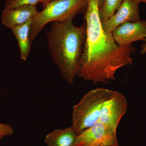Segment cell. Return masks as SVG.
I'll return each instance as SVG.
<instances>
[{"label":"cell","instance_id":"obj_2","mask_svg":"<svg viewBox=\"0 0 146 146\" xmlns=\"http://www.w3.org/2000/svg\"><path fill=\"white\" fill-rule=\"evenodd\" d=\"M46 35L54 63L63 78L73 84L86 41V23L77 27L73 24V20L52 22Z\"/></svg>","mask_w":146,"mask_h":146},{"label":"cell","instance_id":"obj_17","mask_svg":"<svg viewBox=\"0 0 146 146\" xmlns=\"http://www.w3.org/2000/svg\"><path fill=\"white\" fill-rule=\"evenodd\" d=\"M139 1L140 3L143 2L146 3V0H139Z\"/></svg>","mask_w":146,"mask_h":146},{"label":"cell","instance_id":"obj_10","mask_svg":"<svg viewBox=\"0 0 146 146\" xmlns=\"http://www.w3.org/2000/svg\"><path fill=\"white\" fill-rule=\"evenodd\" d=\"M78 134L71 127L56 129L45 138L47 146H75Z\"/></svg>","mask_w":146,"mask_h":146},{"label":"cell","instance_id":"obj_15","mask_svg":"<svg viewBox=\"0 0 146 146\" xmlns=\"http://www.w3.org/2000/svg\"><path fill=\"white\" fill-rule=\"evenodd\" d=\"M56 1V0H42L41 3H42L44 8L50 3L54 1Z\"/></svg>","mask_w":146,"mask_h":146},{"label":"cell","instance_id":"obj_8","mask_svg":"<svg viewBox=\"0 0 146 146\" xmlns=\"http://www.w3.org/2000/svg\"><path fill=\"white\" fill-rule=\"evenodd\" d=\"M115 42L120 46H126L146 37V21L126 22L112 32Z\"/></svg>","mask_w":146,"mask_h":146},{"label":"cell","instance_id":"obj_18","mask_svg":"<svg viewBox=\"0 0 146 146\" xmlns=\"http://www.w3.org/2000/svg\"><path fill=\"white\" fill-rule=\"evenodd\" d=\"M3 136H0V141H1V139L2 138H3Z\"/></svg>","mask_w":146,"mask_h":146},{"label":"cell","instance_id":"obj_6","mask_svg":"<svg viewBox=\"0 0 146 146\" xmlns=\"http://www.w3.org/2000/svg\"><path fill=\"white\" fill-rule=\"evenodd\" d=\"M127 106L125 96L118 91H114L112 96L103 106L98 121L117 131L120 121L127 111Z\"/></svg>","mask_w":146,"mask_h":146},{"label":"cell","instance_id":"obj_14","mask_svg":"<svg viewBox=\"0 0 146 146\" xmlns=\"http://www.w3.org/2000/svg\"><path fill=\"white\" fill-rule=\"evenodd\" d=\"M14 131L11 126L7 124L0 123V136L5 137L11 136Z\"/></svg>","mask_w":146,"mask_h":146},{"label":"cell","instance_id":"obj_9","mask_svg":"<svg viewBox=\"0 0 146 146\" xmlns=\"http://www.w3.org/2000/svg\"><path fill=\"white\" fill-rule=\"evenodd\" d=\"M38 13L36 6L33 5L22 6L12 9L3 10L2 23L4 26L12 29L33 19Z\"/></svg>","mask_w":146,"mask_h":146},{"label":"cell","instance_id":"obj_16","mask_svg":"<svg viewBox=\"0 0 146 146\" xmlns=\"http://www.w3.org/2000/svg\"><path fill=\"white\" fill-rule=\"evenodd\" d=\"M145 43L143 44L142 46V50H141V54L144 55L146 53V37L144 39Z\"/></svg>","mask_w":146,"mask_h":146},{"label":"cell","instance_id":"obj_7","mask_svg":"<svg viewBox=\"0 0 146 146\" xmlns=\"http://www.w3.org/2000/svg\"><path fill=\"white\" fill-rule=\"evenodd\" d=\"M139 0H123L117 12L107 21L102 22V27L106 33H112L117 27L126 22L141 21Z\"/></svg>","mask_w":146,"mask_h":146},{"label":"cell","instance_id":"obj_3","mask_svg":"<svg viewBox=\"0 0 146 146\" xmlns=\"http://www.w3.org/2000/svg\"><path fill=\"white\" fill-rule=\"evenodd\" d=\"M114 91L102 88L93 89L74 106L71 127L78 135L99 121L103 106Z\"/></svg>","mask_w":146,"mask_h":146},{"label":"cell","instance_id":"obj_4","mask_svg":"<svg viewBox=\"0 0 146 146\" xmlns=\"http://www.w3.org/2000/svg\"><path fill=\"white\" fill-rule=\"evenodd\" d=\"M89 1L56 0L50 3L33 20L29 35L31 44L48 23L73 20L79 13L85 12Z\"/></svg>","mask_w":146,"mask_h":146},{"label":"cell","instance_id":"obj_1","mask_svg":"<svg viewBox=\"0 0 146 146\" xmlns=\"http://www.w3.org/2000/svg\"><path fill=\"white\" fill-rule=\"evenodd\" d=\"M102 0H89L84 18L86 25V41L77 75L93 83L115 81V74L120 68L133 63L131 55L135 48L129 44L120 46L112 33L102 27L99 9Z\"/></svg>","mask_w":146,"mask_h":146},{"label":"cell","instance_id":"obj_12","mask_svg":"<svg viewBox=\"0 0 146 146\" xmlns=\"http://www.w3.org/2000/svg\"><path fill=\"white\" fill-rule=\"evenodd\" d=\"M123 0H102L99 9L101 22L108 20L118 10Z\"/></svg>","mask_w":146,"mask_h":146},{"label":"cell","instance_id":"obj_13","mask_svg":"<svg viewBox=\"0 0 146 146\" xmlns=\"http://www.w3.org/2000/svg\"><path fill=\"white\" fill-rule=\"evenodd\" d=\"M42 0H7L5 5L4 10L12 9L27 5L36 6Z\"/></svg>","mask_w":146,"mask_h":146},{"label":"cell","instance_id":"obj_11","mask_svg":"<svg viewBox=\"0 0 146 146\" xmlns=\"http://www.w3.org/2000/svg\"><path fill=\"white\" fill-rule=\"evenodd\" d=\"M33 20H29L25 23L11 29L18 41L21 59L25 61L27 60L32 44L30 40L29 35Z\"/></svg>","mask_w":146,"mask_h":146},{"label":"cell","instance_id":"obj_5","mask_svg":"<svg viewBox=\"0 0 146 146\" xmlns=\"http://www.w3.org/2000/svg\"><path fill=\"white\" fill-rule=\"evenodd\" d=\"M75 146H119L117 131L99 121L82 131Z\"/></svg>","mask_w":146,"mask_h":146}]
</instances>
